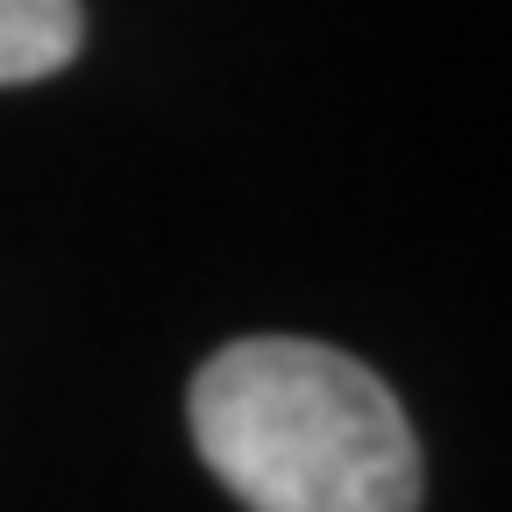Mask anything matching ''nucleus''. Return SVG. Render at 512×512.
I'll return each mask as SVG.
<instances>
[{
  "label": "nucleus",
  "mask_w": 512,
  "mask_h": 512,
  "mask_svg": "<svg viewBox=\"0 0 512 512\" xmlns=\"http://www.w3.org/2000/svg\"><path fill=\"white\" fill-rule=\"evenodd\" d=\"M192 441L256 512H406L420 505V448L384 384L292 335H249L192 377Z\"/></svg>",
  "instance_id": "nucleus-1"
},
{
  "label": "nucleus",
  "mask_w": 512,
  "mask_h": 512,
  "mask_svg": "<svg viewBox=\"0 0 512 512\" xmlns=\"http://www.w3.org/2000/svg\"><path fill=\"white\" fill-rule=\"evenodd\" d=\"M79 43H86L79 0H0V86L64 72Z\"/></svg>",
  "instance_id": "nucleus-2"
}]
</instances>
